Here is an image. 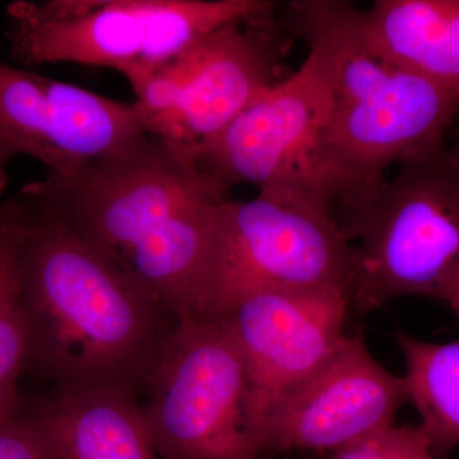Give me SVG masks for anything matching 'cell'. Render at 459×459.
Returning a JSON list of instances; mask_svg holds the SVG:
<instances>
[{"instance_id":"cell-1","label":"cell","mask_w":459,"mask_h":459,"mask_svg":"<svg viewBox=\"0 0 459 459\" xmlns=\"http://www.w3.org/2000/svg\"><path fill=\"white\" fill-rule=\"evenodd\" d=\"M179 320L210 318L223 184L161 140L23 186Z\"/></svg>"},{"instance_id":"cell-2","label":"cell","mask_w":459,"mask_h":459,"mask_svg":"<svg viewBox=\"0 0 459 459\" xmlns=\"http://www.w3.org/2000/svg\"><path fill=\"white\" fill-rule=\"evenodd\" d=\"M17 195L25 216L26 373L54 389L117 385L142 394L179 319L23 186Z\"/></svg>"},{"instance_id":"cell-3","label":"cell","mask_w":459,"mask_h":459,"mask_svg":"<svg viewBox=\"0 0 459 459\" xmlns=\"http://www.w3.org/2000/svg\"><path fill=\"white\" fill-rule=\"evenodd\" d=\"M289 11L319 63L328 156L350 202L391 166L443 146L459 95L383 56L368 35L365 11L341 0H300Z\"/></svg>"},{"instance_id":"cell-4","label":"cell","mask_w":459,"mask_h":459,"mask_svg":"<svg viewBox=\"0 0 459 459\" xmlns=\"http://www.w3.org/2000/svg\"><path fill=\"white\" fill-rule=\"evenodd\" d=\"M358 197L340 226L355 246L351 307L401 296L440 300L459 272V164L443 146L398 164Z\"/></svg>"},{"instance_id":"cell-5","label":"cell","mask_w":459,"mask_h":459,"mask_svg":"<svg viewBox=\"0 0 459 459\" xmlns=\"http://www.w3.org/2000/svg\"><path fill=\"white\" fill-rule=\"evenodd\" d=\"M274 9L270 0H18L7 7V38L12 57L26 69L72 63L129 80L223 26Z\"/></svg>"},{"instance_id":"cell-6","label":"cell","mask_w":459,"mask_h":459,"mask_svg":"<svg viewBox=\"0 0 459 459\" xmlns=\"http://www.w3.org/2000/svg\"><path fill=\"white\" fill-rule=\"evenodd\" d=\"M355 246L331 211L294 190L226 199L211 279L210 316L261 291H343L351 298Z\"/></svg>"},{"instance_id":"cell-7","label":"cell","mask_w":459,"mask_h":459,"mask_svg":"<svg viewBox=\"0 0 459 459\" xmlns=\"http://www.w3.org/2000/svg\"><path fill=\"white\" fill-rule=\"evenodd\" d=\"M273 16L274 11L223 26L165 65L126 80L148 134L195 162L281 80L283 45Z\"/></svg>"},{"instance_id":"cell-8","label":"cell","mask_w":459,"mask_h":459,"mask_svg":"<svg viewBox=\"0 0 459 459\" xmlns=\"http://www.w3.org/2000/svg\"><path fill=\"white\" fill-rule=\"evenodd\" d=\"M147 427L161 459H256L247 379L228 320H179L143 386Z\"/></svg>"},{"instance_id":"cell-9","label":"cell","mask_w":459,"mask_h":459,"mask_svg":"<svg viewBox=\"0 0 459 459\" xmlns=\"http://www.w3.org/2000/svg\"><path fill=\"white\" fill-rule=\"evenodd\" d=\"M328 107L316 57L263 91L195 157L208 175L231 188L252 184L258 192L294 190L316 198L334 219L349 190L329 160Z\"/></svg>"},{"instance_id":"cell-10","label":"cell","mask_w":459,"mask_h":459,"mask_svg":"<svg viewBox=\"0 0 459 459\" xmlns=\"http://www.w3.org/2000/svg\"><path fill=\"white\" fill-rule=\"evenodd\" d=\"M150 137L134 104L0 60V195L9 165L29 156L65 177L123 155Z\"/></svg>"},{"instance_id":"cell-11","label":"cell","mask_w":459,"mask_h":459,"mask_svg":"<svg viewBox=\"0 0 459 459\" xmlns=\"http://www.w3.org/2000/svg\"><path fill=\"white\" fill-rule=\"evenodd\" d=\"M350 307L343 291H261L223 314L243 358L247 422L259 446L274 407L342 342Z\"/></svg>"},{"instance_id":"cell-12","label":"cell","mask_w":459,"mask_h":459,"mask_svg":"<svg viewBox=\"0 0 459 459\" xmlns=\"http://www.w3.org/2000/svg\"><path fill=\"white\" fill-rule=\"evenodd\" d=\"M406 402L403 377L373 358L361 333L346 334L327 361L272 411L262 452L340 451L394 425Z\"/></svg>"},{"instance_id":"cell-13","label":"cell","mask_w":459,"mask_h":459,"mask_svg":"<svg viewBox=\"0 0 459 459\" xmlns=\"http://www.w3.org/2000/svg\"><path fill=\"white\" fill-rule=\"evenodd\" d=\"M53 459H161L138 392L129 386L54 389L23 398Z\"/></svg>"},{"instance_id":"cell-14","label":"cell","mask_w":459,"mask_h":459,"mask_svg":"<svg viewBox=\"0 0 459 459\" xmlns=\"http://www.w3.org/2000/svg\"><path fill=\"white\" fill-rule=\"evenodd\" d=\"M365 22L383 56L459 95V0H377Z\"/></svg>"},{"instance_id":"cell-15","label":"cell","mask_w":459,"mask_h":459,"mask_svg":"<svg viewBox=\"0 0 459 459\" xmlns=\"http://www.w3.org/2000/svg\"><path fill=\"white\" fill-rule=\"evenodd\" d=\"M406 365L403 377L409 402L419 411L434 458L446 457L459 446V340L420 341L395 332Z\"/></svg>"},{"instance_id":"cell-16","label":"cell","mask_w":459,"mask_h":459,"mask_svg":"<svg viewBox=\"0 0 459 459\" xmlns=\"http://www.w3.org/2000/svg\"><path fill=\"white\" fill-rule=\"evenodd\" d=\"M23 235V205L16 193L0 202V419L18 415L23 401L18 386L29 350L20 277Z\"/></svg>"},{"instance_id":"cell-17","label":"cell","mask_w":459,"mask_h":459,"mask_svg":"<svg viewBox=\"0 0 459 459\" xmlns=\"http://www.w3.org/2000/svg\"><path fill=\"white\" fill-rule=\"evenodd\" d=\"M331 459H435L420 427L392 425L334 452Z\"/></svg>"},{"instance_id":"cell-18","label":"cell","mask_w":459,"mask_h":459,"mask_svg":"<svg viewBox=\"0 0 459 459\" xmlns=\"http://www.w3.org/2000/svg\"><path fill=\"white\" fill-rule=\"evenodd\" d=\"M0 459H53L49 446L22 412L0 419Z\"/></svg>"},{"instance_id":"cell-19","label":"cell","mask_w":459,"mask_h":459,"mask_svg":"<svg viewBox=\"0 0 459 459\" xmlns=\"http://www.w3.org/2000/svg\"><path fill=\"white\" fill-rule=\"evenodd\" d=\"M440 300L446 301L459 319V272L444 290Z\"/></svg>"},{"instance_id":"cell-20","label":"cell","mask_w":459,"mask_h":459,"mask_svg":"<svg viewBox=\"0 0 459 459\" xmlns=\"http://www.w3.org/2000/svg\"><path fill=\"white\" fill-rule=\"evenodd\" d=\"M451 150L452 155L455 156V159L457 160V162L459 164V140L457 143H455V146L453 148H449Z\"/></svg>"}]
</instances>
